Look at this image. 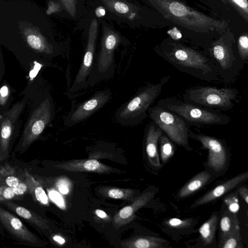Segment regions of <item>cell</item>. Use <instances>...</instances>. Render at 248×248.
Returning a JSON list of instances; mask_svg holds the SVG:
<instances>
[{
    "label": "cell",
    "instance_id": "6da1fadb",
    "mask_svg": "<svg viewBox=\"0 0 248 248\" xmlns=\"http://www.w3.org/2000/svg\"><path fill=\"white\" fill-rule=\"evenodd\" d=\"M48 16L30 0H0V44L26 71L62 54Z\"/></svg>",
    "mask_w": 248,
    "mask_h": 248
},
{
    "label": "cell",
    "instance_id": "7a4b0ae2",
    "mask_svg": "<svg viewBox=\"0 0 248 248\" xmlns=\"http://www.w3.org/2000/svg\"><path fill=\"white\" fill-rule=\"evenodd\" d=\"M155 51L181 72L208 82L222 81L216 62L208 54L170 41L156 46Z\"/></svg>",
    "mask_w": 248,
    "mask_h": 248
},
{
    "label": "cell",
    "instance_id": "3957f363",
    "mask_svg": "<svg viewBox=\"0 0 248 248\" xmlns=\"http://www.w3.org/2000/svg\"><path fill=\"white\" fill-rule=\"evenodd\" d=\"M166 18L182 26L197 31H221L224 21L212 18L176 0H147Z\"/></svg>",
    "mask_w": 248,
    "mask_h": 248
},
{
    "label": "cell",
    "instance_id": "277c9868",
    "mask_svg": "<svg viewBox=\"0 0 248 248\" xmlns=\"http://www.w3.org/2000/svg\"><path fill=\"white\" fill-rule=\"evenodd\" d=\"M167 76L155 83H148L138 90L128 101L122 105L115 114L116 121L125 126H136L145 119L148 110L170 80Z\"/></svg>",
    "mask_w": 248,
    "mask_h": 248
},
{
    "label": "cell",
    "instance_id": "5b68a950",
    "mask_svg": "<svg viewBox=\"0 0 248 248\" xmlns=\"http://www.w3.org/2000/svg\"><path fill=\"white\" fill-rule=\"evenodd\" d=\"M32 108L26 122L17 150L23 151L43 133L55 115V107L51 95L48 92L33 97Z\"/></svg>",
    "mask_w": 248,
    "mask_h": 248
},
{
    "label": "cell",
    "instance_id": "8992f818",
    "mask_svg": "<svg viewBox=\"0 0 248 248\" xmlns=\"http://www.w3.org/2000/svg\"><path fill=\"white\" fill-rule=\"evenodd\" d=\"M101 24L102 35L100 51L88 78V87L113 76L115 70L114 53L121 41L119 33L105 20L101 21Z\"/></svg>",
    "mask_w": 248,
    "mask_h": 248
},
{
    "label": "cell",
    "instance_id": "52a82bcc",
    "mask_svg": "<svg viewBox=\"0 0 248 248\" xmlns=\"http://www.w3.org/2000/svg\"><path fill=\"white\" fill-rule=\"evenodd\" d=\"M157 105L180 116L189 126L225 125L231 119L226 115L207 109L175 97L160 99Z\"/></svg>",
    "mask_w": 248,
    "mask_h": 248
},
{
    "label": "cell",
    "instance_id": "ba28073f",
    "mask_svg": "<svg viewBox=\"0 0 248 248\" xmlns=\"http://www.w3.org/2000/svg\"><path fill=\"white\" fill-rule=\"evenodd\" d=\"M239 92L235 88L198 86L187 89L184 101L209 109L230 110L234 107Z\"/></svg>",
    "mask_w": 248,
    "mask_h": 248
},
{
    "label": "cell",
    "instance_id": "9c48e42d",
    "mask_svg": "<svg viewBox=\"0 0 248 248\" xmlns=\"http://www.w3.org/2000/svg\"><path fill=\"white\" fill-rule=\"evenodd\" d=\"M101 20L96 19L90 12L84 20L81 30L86 38V46L83 60L74 82L68 90L74 93L88 87L87 79L92 69L96 44Z\"/></svg>",
    "mask_w": 248,
    "mask_h": 248
},
{
    "label": "cell",
    "instance_id": "30bf717a",
    "mask_svg": "<svg viewBox=\"0 0 248 248\" xmlns=\"http://www.w3.org/2000/svg\"><path fill=\"white\" fill-rule=\"evenodd\" d=\"M150 119L169 139L179 145H188V124L174 112L158 105L151 106L148 110Z\"/></svg>",
    "mask_w": 248,
    "mask_h": 248
},
{
    "label": "cell",
    "instance_id": "8fae6325",
    "mask_svg": "<svg viewBox=\"0 0 248 248\" xmlns=\"http://www.w3.org/2000/svg\"><path fill=\"white\" fill-rule=\"evenodd\" d=\"M208 55L216 62L221 80L226 84L233 82L244 67L239 54H235L231 45L223 39L212 44Z\"/></svg>",
    "mask_w": 248,
    "mask_h": 248
},
{
    "label": "cell",
    "instance_id": "7c38bea8",
    "mask_svg": "<svg viewBox=\"0 0 248 248\" xmlns=\"http://www.w3.org/2000/svg\"><path fill=\"white\" fill-rule=\"evenodd\" d=\"M30 98V94L25 93L20 101L16 102L6 112L0 115V161L7 157L10 146L19 133L21 123L20 116Z\"/></svg>",
    "mask_w": 248,
    "mask_h": 248
},
{
    "label": "cell",
    "instance_id": "4fadbf2b",
    "mask_svg": "<svg viewBox=\"0 0 248 248\" xmlns=\"http://www.w3.org/2000/svg\"><path fill=\"white\" fill-rule=\"evenodd\" d=\"M92 0H46L48 15L77 22L76 28L81 30L89 14Z\"/></svg>",
    "mask_w": 248,
    "mask_h": 248
},
{
    "label": "cell",
    "instance_id": "5bb4252c",
    "mask_svg": "<svg viewBox=\"0 0 248 248\" xmlns=\"http://www.w3.org/2000/svg\"><path fill=\"white\" fill-rule=\"evenodd\" d=\"M112 98L109 89L96 92L90 99L73 107L64 120V124L71 127L85 120L102 108Z\"/></svg>",
    "mask_w": 248,
    "mask_h": 248
},
{
    "label": "cell",
    "instance_id": "9a60e30c",
    "mask_svg": "<svg viewBox=\"0 0 248 248\" xmlns=\"http://www.w3.org/2000/svg\"><path fill=\"white\" fill-rule=\"evenodd\" d=\"M189 137L200 141L208 152L207 164L216 171L224 169L227 161V152L224 143L220 140L203 134H196L191 130Z\"/></svg>",
    "mask_w": 248,
    "mask_h": 248
},
{
    "label": "cell",
    "instance_id": "2e32d148",
    "mask_svg": "<svg viewBox=\"0 0 248 248\" xmlns=\"http://www.w3.org/2000/svg\"><path fill=\"white\" fill-rule=\"evenodd\" d=\"M248 179V171L241 173L225 182L217 185L201 198L192 205V208L207 204L225 195Z\"/></svg>",
    "mask_w": 248,
    "mask_h": 248
},
{
    "label": "cell",
    "instance_id": "e0dca14e",
    "mask_svg": "<svg viewBox=\"0 0 248 248\" xmlns=\"http://www.w3.org/2000/svg\"><path fill=\"white\" fill-rule=\"evenodd\" d=\"M0 220L3 226L18 239L31 243H36L38 239L17 217L0 208Z\"/></svg>",
    "mask_w": 248,
    "mask_h": 248
},
{
    "label": "cell",
    "instance_id": "ac0fdd59",
    "mask_svg": "<svg viewBox=\"0 0 248 248\" xmlns=\"http://www.w3.org/2000/svg\"><path fill=\"white\" fill-rule=\"evenodd\" d=\"M154 195V192H144L137 197L131 204L120 209L113 217L114 226L118 228L126 225L133 221L136 217V211L147 204Z\"/></svg>",
    "mask_w": 248,
    "mask_h": 248
},
{
    "label": "cell",
    "instance_id": "d6986e66",
    "mask_svg": "<svg viewBox=\"0 0 248 248\" xmlns=\"http://www.w3.org/2000/svg\"><path fill=\"white\" fill-rule=\"evenodd\" d=\"M54 167L71 172H92L107 173L113 171V169L96 159L73 160L56 164Z\"/></svg>",
    "mask_w": 248,
    "mask_h": 248
},
{
    "label": "cell",
    "instance_id": "ffe728a7",
    "mask_svg": "<svg viewBox=\"0 0 248 248\" xmlns=\"http://www.w3.org/2000/svg\"><path fill=\"white\" fill-rule=\"evenodd\" d=\"M163 133L162 130L153 122L147 125L145 133V151L150 163L155 167L161 166L157 144Z\"/></svg>",
    "mask_w": 248,
    "mask_h": 248
},
{
    "label": "cell",
    "instance_id": "44dd1931",
    "mask_svg": "<svg viewBox=\"0 0 248 248\" xmlns=\"http://www.w3.org/2000/svg\"><path fill=\"white\" fill-rule=\"evenodd\" d=\"M103 5L110 15L133 19L137 16L134 6L124 0H94Z\"/></svg>",
    "mask_w": 248,
    "mask_h": 248
},
{
    "label": "cell",
    "instance_id": "7402d4cb",
    "mask_svg": "<svg viewBox=\"0 0 248 248\" xmlns=\"http://www.w3.org/2000/svg\"><path fill=\"white\" fill-rule=\"evenodd\" d=\"M165 240L153 236L137 235L121 243L124 248H162Z\"/></svg>",
    "mask_w": 248,
    "mask_h": 248
},
{
    "label": "cell",
    "instance_id": "603a6c76",
    "mask_svg": "<svg viewBox=\"0 0 248 248\" xmlns=\"http://www.w3.org/2000/svg\"><path fill=\"white\" fill-rule=\"evenodd\" d=\"M3 203L18 216L27 220L32 224L44 230L49 229V224L47 220L32 211L12 202L3 201Z\"/></svg>",
    "mask_w": 248,
    "mask_h": 248
},
{
    "label": "cell",
    "instance_id": "cb8c5ba5",
    "mask_svg": "<svg viewBox=\"0 0 248 248\" xmlns=\"http://www.w3.org/2000/svg\"><path fill=\"white\" fill-rule=\"evenodd\" d=\"M211 178L210 174L206 171L197 173L180 189L178 197L183 198L189 196L203 187Z\"/></svg>",
    "mask_w": 248,
    "mask_h": 248
},
{
    "label": "cell",
    "instance_id": "d4e9b609",
    "mask_svg": "<svg viewBox=\"0 0 248 248\" xmlns=\"http://www.w3.org/2000/svg\"><path fill=\"white\" fill-rule=\"evenodd\" d=\"M218 217L217 213H214L199 229L201 239L205 245L211 244L215 238Z\"/></svg>",
    "mask_w": 248,
    "mask_h": 248
},
{
    "label": "cell",
    "instance_id": "484cf974",
    "mask_svg": "<svg viewBox=\"0 0 248 248\" xmlns=\"http://www.w3.org/2000/svg\"><path fill=\"white\" fill-rule=\"evenodd\" d=\"M237 230L240 226L236 214L225 210L220 221V238Z\"/></svg>",
    "mask_w": 248,
    "mask_h": 248
},
{
    "label": "cell",
    "instance_id": "4316f807",
    "mask_svg": "<svg viewBox=\"0 0 248 248\" xmlns=\"http://www.w3.org/2000/svg\"><path fill=\"white\" fill-rule=\"evenodd\" d=\"M0 83V115H1L11 108V104L13 100V93L15 92V90L5 79H3Z\"/></svg>",
    "mask_w": 248,
    "mask_h": 248
},
{
    "label": "cell",
    "instance_id": "83f0119b",
    "mask_svg": "<svg viewBox=\"0 0 248 248\" xmlns=\"http://www.w3.org/2000/svg\"><path fill=\"white\" fill-rule=\"evenodd\" d=\"M104 194L110 198L123 200L133 202L135 200L136 192L132 188H122L115 187H107L103 189Z\"/></svg>",
    "mask_w": 248,
    "mask_h": 248
},
{
    "label": "cell",
    "instance_id": "f1b7e54d",
    "mask_svg": "<svg viewBox=\"0 0 248 248\" xmlns=\"http://www.w3.org/2000/svg\"><path fill=\"white\" fill-rule=\"evenodd\" d=\"M160 156L162 162L165 163L174 153V146L171 140L164 133L159 140Z\"/></svg>",
    "mask_w": 248,
    "mask_h": 248
},
{
    "label": "cell",
    "instance_id": "f546056e",
    "mask_svg": "<svg viewBox=\"0 0 248 248\" xmlns=\"http://www.w3.org/2000/svg\"><path fill=\"white\" fill-rule=\"evenodd\" d=\"M219 247L222 248H242L240 230L234 231L220 238Z\"/></svg>",
    "mask_w": 248,
    "mask_h": 248
},
{
    "label": "cell",
    "instance_id": "4dcf8cb0",
    "mask_svg": "<svg viewBox=\"0 0 248 248\" xmlns=\"http://www.w3.org/2000/svg\"><path fill=\"white\" fill-rule=\"evenodd\" d=\"M26 179L31 190L33 193L36 199L41 204L47 205L48 200L47 195L42 187L27 172Z\"/></svg>",
    "mask_w": 248,
    "mask_h": 248
},
{
    "label": "cell",
    "instance_id": "1f68e13d",
    "mask_svg": "<svg viewBox=\"0 0 248 248\" xmlns=\"http://www.w3.org/2000/svg\"><path fill=\"white\" fill-rule=\"evenodd\" d=\"M191 218L181 219L178 218H172L166 221V223L169 226L177 228L184 229L189 227L192 223Z\"/></svg>",
    "mask_w": 248,
    "mask_h": 248
},
{
    "label": "cell",
    "instance_id": "d6a6232c",
    "mask_svg": "<svg viewBox=\"0 0 248 248\" xmlns=\"http://www.w3.org/2000/svg\"><path fill=\"white\" fill-rule=\"evenodd\" d=\"M224 202L229 211L235 214L237 213L239 209V204L238 199L235 195L228 196L224 199Z\"/></svg>",
    "mask_w": 248,
    "mask_h": 248
},
{
    "label": "cell",
    "instance_id": "836d02e7",
    "mask_svg": "<svg viewBox=\"0 0 248 248\" xmlns=\"http://www.w3.org/2000/svg\"><path fill=\"white\" fill-rule=\"evenodd\" d=\"M240 12L248 18V0H229Z\"/></svg>",
    "mask_w": 248,
    "mask_h": 248
},
{
    "label": "cell",
    "instance_id": "e575fe53",
    "mask_svg": "<svg viewBox=\"0 0 248 248\" xmlns=\"http://www.w3.org/2000/svg\"><path fill=\"white\" fill-rule=\"evenodd\" d=\"M15 195L13 189L11 187H5L2 191L0 190L1 196H2L3 198L6 200H10L13 198Z\"/></svg>",
    "mask_w": 248,
    "mask_h": 248
},
{
    "label": "cell",
    "instance_id": "d590c367",
    "mask_svg": "<svg viewBox=\"0 0 248 248\" xmlns=\"http://www.w3.org/2000/svg\"><path fill=\"white\" fill-rule=\"evenodd\" d=\"M15 194L16 195H23L27 190V186L23 183H19L18 185L13 188Z\"/></svg>",
    "mask_w": 248,
    "mask_h": 248
},
{
    "label": "cell",
    "instance_id": "8d00e7d4",
    "mask_svg": "<svg viewBox=\"0 0 248 248\" xmlns=\"http://www.w3.org/2000/svg\"><path fill=\"white\" fill-rule=\"evenodd\" d=\"M5 183L8 186L13 188L18 185L20 182L17 177L9 176L6 178Z\"/></svg>",
    "mask_w": 248,
    "mask_h": 248
},
{
    "label": "cell",
    "instance_id": "74e56055",
    "mask_svg": "<svg viewBox=\"0 0 248 248\" xmlns=\"http://www.w3.org/2000/svg\"><path fill=\"white\" fill-rule=\"evenodd\" d=\"M51 197L52 200L56 202L59 206L62 207L63 205V202L62 199L59 193L56 192H53L51 193Z\"/></svg>",
    "mask_w": 248,
    "mask_h": 248
},
{
    "label": "cell",
    "instance_id": "f35d334b",
    "mask_svg": "<svg viewBox=\"0 0 248 248\" xmlns=\"http://www.w3.org/2000/svg\"><path fill=\"white\" fill-rule=\"evenodd\" d=\"M238 192L242 199L248 204V188L241 186L238 188Z\"/></svg>",
    "mask_w": 248,
    "mask_h": 248
},
{
    "label": "cell",
    "instance_id": "ab89813d",
    "mask_svg": "<svg viewBox=\"0 0 248 248\" xmlns=\"http://www.w3.org/2000/svg\"><path fill=\"white\" fill-rule=\"evenodd\" d=\"M0 83H1L4 74L5 68L3 57L1 51H0Z\"/></svg>",
    "mask_w": 248,
    "mask_h": 248
},
{
    "label": "cell",
    "instance_id": "60d3db41",
    "mask_svg": "<svg viewBox=\"0 0 248 248\" xmlns=\"http://www.w3.org/2000/svg\"><path fill=\"white\" fill-rule=\"evenodd\" d=\"M95 215L100 218L108 220L109 219V217L104 211L100 209H96L95 211Z\"/></svg>",
    "mask_w": 248,
    "mask_h": 248
},
{
    "label": "cell",
    "instance_id": "b9f144b4",
    "mask_svg": "<svg viewBox=\"0 0 248 248\" xmlns=\"http://www.w3.org/2000/svg\"><path fill=\"white\" fill-rule=\"evenodd\" d=\"M59 190L61 193L63 194H66L69 192L68 188L64 185L61 184L59 186Z\"/></svg>",
    "mask_w": 248,
    "mask_h": 248
},
{
    "label": "cell",
    "instance_id": "7bdbcfd3",
    "mask_svg": "<svg viewBox=\"0 0 248 248\" xmlns=\"http://www.w3.org/2000/svg\"><path fill=\"white\" fill-rule=\"evenodd\" d=\"M53 239L56 242H57V243H58L61 245L63 244L65 242L64 239L60 235H54L53 237Z\"/></svg>",
    "mask_w": 248,
    "mask_h": 248
},
{
    "label": "cell",
    "instance_id": "ee69618b",
    "mask_svg": "<svg viewBox=\"0 0 248 248\" xmlns=\"http://www.w3.org/2000/svg\"><path fill=\"white\" fill-rule=\"evenodd\" d=\"M246 215H247V218H248V210H247L246 211Z\"/></svg>",
    "mask_w": 248,
    "mask_h": 248
},
{
    "label": "cell",
    "instance_id": "f6af8a7d",
    "mask_svg": "<svg viewBox=\"0 0 248 248\" xmlns=\"http://www.w3.org/2000/svg\"></svg>",
    "mask_w": 248,
    "mask_h": 248
}]
</instances>
